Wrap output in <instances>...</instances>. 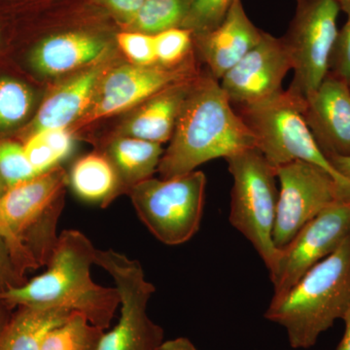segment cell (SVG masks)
<instances>
[{
	"instance_id": "obj_1",
	"label": "cell",
	"mask_w": 350,
	"mask_h": 350,
	"mask_svg": "<svg viewBox=\"0 0 350 350\" xmlns=\"http://www.w3.org/2000/svg\"><path fill=\"white\" fill-rule=\"evenodd\" d=\"M96 250L83 232L64 230L46 271L0 295V301L11 310L32 306L81 313L93 325L103 330L109 328L120 306L119 292L116 287L96 284L91 278Z\"/></svg>"
},
{
	"instance_id": "obj_2",
	"label": "cell",
	"mask_w": 350,
	"mask_h": 350,
	"mask_svg": "<svg viewBox=\"0 0 350 350\" xmlns=\"http://www.w3.org/2000/svg\"><path fill=\"white\" fill-rule=\"evenodd\" d=\"M170 142L158 167L163 179L256 147L254 135L234 111L220 82L207 70L195 80Z\"/></svg>"
},
{
	"instance_id": "obj_3",
	"label": "cell",
	"mask_w": 350,
	"mask_h": 350,
	"mask_svg": "<svg viewBox=\"0 0 350 350\" xmlns=\"http://www.w3.org/2000/svg\"><path fill=\"white\" fill-rule=\"evenodd\" d=\"M350 304V236L295 283L271 301L265 319L283 327L295 349L314 347L322 333L342 319Z\"/></svg>"
},
{
	"instance_id": "obj_4",
	"label": "cell",
	"mask_w": 350,
	"mask_h": 350,
	"mask_svg": "<svg viewBox=\"0 0 350 350\" xmlns=\"http://www.w3.org/2000/svg\"><path fill=\"white\" fill-rule=\"evenodd\" d=\"M225 160L232 177L230 223L252 244L271 275L282 254L273 239L280 196L275 169L256 147Z\"/></svg>"
},
{
	"instance_id": "obj_5",
	"label": "cell",
	"mask_w": 350,
	"mask_h": 350,
	"mask_svg": "<svg viewBox=\"0 0 350 350\" xmlns=\"http://www.w3.org/2000/svg\"><path fill=\"white\" fill-rule=\"evenodd\" d=\"M232 107L275 169L294 161L312 163L328 172L350 200V179L338 174L320 150L301 116L300 103L286 91L255 105Z\"/></svg>"
},
{
	"instance_id": "obj_6",
	"label": "cell",
	"mask_w": 350,
	"mask_h": 350,
	"mask_svg": "<svg viewBox=\"0 0 350 350\" xmlns=\"http://www.w3.org/2000/svg\"><path fill=\"white\" fill-rule=\"evenodd\" d=\"M68 177L57 167L7 189L0 213L7 227L33 258L46 266L56 245L57 222L64 207Z\"/></svg>"
},
{
	"instance_id": "obj_7",
	"label": "cell",
	"mask_w": 350,
	"mask_h": 350,
	"mask_svg": "<svg viewBox=\"0 0 350 350\" xmlns=\"http://www.w3.org/2000/svg\"><path fill=\"white\" fill-rule=\"evenodd\" d=\"M206 177L200 170L170 179L151 177L131 189L138 218L160 243L176 246L199 232Z\"/></svg>"
},
{
	"instance_id": "obj_8",
	"label": "cell",
	"mask_w": 350,
	"mask_h": 350,
	"mask_svg": "<svg viewBox=\"0 0 350 350\" xmlns=\"http://www.w3.org/2000/svg\"><path fill=\"white\" fill-rule=\"evenodd\" d=\"M296 10L282 36L294 71L286 90L301 107L330 70V59L337 40L338 0H295Z\"/></svg>"
},
{
	"instance_id": "obj_9",
	"label": "cell",
	"mask_w": 350,
	"mask_h": 350,
	"mask_svg": "<svg viewBox=\"0 0 350 350\" xmlns=\"http://www.w3.org/2000/svg\"><path fill=\"white\" fill-rule=\"evenodd\" d=\"M94 265L112 276L121 306L118 323L103 333L98 350L158 349L165 332L147 312L156 287L145 278L142 265L113 250H96Z\"/></svg>"
},
{
	"instance_id": "obj_10",
	"label": "cell",
	"mask_w": 350,
	"mask_h": 350,
	"mask_svg": "<svg viewBox=\"0 0 350 350\" xmlns=\"http://www.w3.org/2000/svg\"><path fill=\"white\" fill-rule=\"evenodd\" d=\"M275 174L280 191L273 239L278 250L327 207L350 200L328 172L312 163L294 161L276 167Z\"/></svg>"
},
{
	"instance_id": "obj_11",
	"label": "cell",
	"mask_w": 350,
	"mask_h": 350,
	"mask_svg": "<svg viewBox=\"0 0 350 350\" xmlns=\"http://www.w3.org/2000/svg\"><path fill=\"white\" fill-rule=\"evenodd\" d=\"M196 55L180 66L125 64L108 70L100 80L91 107L78 121L81 125L138 107L172 85L200 75Z\"/></svg>"
},
{
	"instance_id": "obj_12",
	"label": "cell",
	"mask_w": 350,
	"mask_h": 350,
	"mask_svg": "<svg viewBox=\"0 0 350 350\" xmlns=\"http://www.w3.org/2000/svg\"><path fill=\"white\" fill-rule=\"evenodd\" d=\"M350 236V200H340L324 209L282 250L271 276V301L282 298L317 262L330 256Z\"/></svg>"
},
{
	"instance_id": "obj_13",
	"label": "cell",
	"mask_w": 350,
	"mask_h": 350,
	"mask_svg": "<svg viewBox=\"0 0 350 350\" xmlns=\"http://www.w3.org/2000/svg\"><path fill=\"white\" fill-rule=\"evenodd\" d=\"M292 68L282 38L264 31L259 43L219 82L232 107L255 105L282 93L283 80Z\"/></svg>"
},
{
	"instance_id": "obj_14",
	"label": "cell",
	"mask_w": 350,
	"mask_h": 350,
	"mask_svg": "<svg viewBox=\"0 0 350 350\" xmlns=\"http://www.w3.org/2000/svg\"><path fill=\"white\" fill-rule=\"evenodd\" d=\"M301 114L320 150L350 157V85L329 70L323 81L304 101Z\"/></svg>"
},
{
	"instance_id": "obj_15",
	"label": "cell",
	"mask_w": 350,
	"mask_h": 350,
	"mask_svg": "<svg viewBox=\"0 0 350 350\" xmlns=\"http://www.w3.org/2000/svg\"><path fill=\"white\" fill-rule=\"evenodd\" d=\"M262 31L246 15L243 1L234 0L225 19L213 31L194 34L198 61L220 81L261 40Z\"/></svg>"
},
{
	"instance_id": "obj_16",
	"label": "cell",
	"mask_w": 350,
	"mask_h": 350,
	"mask_svg": "<svg viewBox=\"0 0 350 350\" xmlns=\"http://www.w3.org/2000/svg\"><path fill=\"white\" fill-rule=\"evenodd\" d=\"M103 63L90 66L48 96L32 122V133L68 129L79 121L93 103L100 80L107 73Z\"/></svg>"
},
{
	"instance_id": "obj_17",
	"label": "cell",
	"mask_w": 350,
	"mask_h": 350,
	"mask_svg": "<svg viewBox=\"0 0 350 350\" xmlns=\"http://www.w3.org/2000/svg\"><path fill=\"white\" fill-rule=\"evenodd\" d=\"M197 77L172 85L140 105L139 109L126 123L121 137L139 138L159 144L170 142Z\"/></svg>"
},
{
	"instance_id": "obj_18",
	"label": "cell",
	"mask_w": 350,
	"mask_h": 350,
	"mask_svg": "<svg viewBox=\"0 0 350 350\" xmlns=\"http://www.w3.org/2000/svg\"><path fill=\"white\" fill-rule=\"evenodd\" d=\"M163 152L162 144L139 138L120 137L113 140L105 155L118 175L119 195L129 194L138 183L153 177Z\"/></svg>"
},
{
	"instance_id": "obj_19",
	"label": "cell",
	"mask_w": 350,
	"mask_h": 350,
	"mask_svg": "<svg viewBox=\"0 0 350 350\" xmlns=\"http://www.w3.org/2000/svg\"><path fill=\"white\" fill-rule=\"evenodd\" d=\"M17 308L0 336V350H41L49 332L72 313L57 308Z\"/></svg>"
},
{
	"instance_id": "obj_20",
	"label": "cell",
	"mask_w": 350,
	"mask_h": 350,
	"mask_svg": "<svg viewBox=\"0 0 350 350\" xmlns=\"http://www.w3.org/2000/svg\"><path fill=\"white\" fill-rule=\"evenodd\" d=\"M73 192L80 199L107 207L119 196V179L105 154H90L73 165L68 177Z\"/></svg>"
},
{
	"instance_id": "obj_21",
	"label": "cell",
	"mask_w": 350,
	"mask_h": 350,
	"mask_svg": "<svg viewBox=\"0 0 350 350\" xmlns=\"http://www.w3.org/2000/svg\"><path fill=\"white\" fill-rule=\"evenodd\" d=\"M189 7L190 0H145L135 17L121 31L156 36L167 29L182 27Z\"/></svg>"
},
{
	"instance_id": "obj_22",
	"label": "cell",
	"mask_w": 350,
	"mask_h": 350,
	"mask_svg": "<svg viewBox=\"0 0 350 350\" xmlns=\"http://www.w3.org/2000/svg\"><path fill=\"white\" fill-rule=\"evenodd\" d=\"M105 330L93 325L81 313L72 312L46 336L41 350H98Z\"/></svg>"
},
{
	"instance_id": "obj_23",
	"label": "cell",
	"mask_w": 350,
	"mask_h": 350,
	"mask_svg": "<svg viewBox=\"0 0 350 350\" xmlns=\"http://www.w3.org/2000/svg\"><path fill=\"white\" fill-rule=\"evenodd\" d=\"M33 94L25 83L13 78L0 79V130L21 125L29 117Z\"/></svg>"
},
{
	"instance_id": "obj_24",
	"label": "cell",
	"mask_w": 350,
	"mask_h": 350,
	"mask_svg": "<svg viewBox=\"0 0 350 350\" xmlns=\"http://www.w3.org/2000/svg\"><path fill=\"white\" fill-rule=\"evenodd\" d=\"M157 63L177 66L195 56L194 34L187 29L174 27L154 36Z\"/></svg>"
},
{
	"instance_id": "obj_25",
	"label": "cell",
	"mask_w": 350,
	"mask_h": 350,
	"mask_svg": "<svg viewBox=\"0 0 350 350\" xmlns=\"http://www.w3.org/2000/svg\"><path fill=\"white\" fill-rule=\"evenodd\" d=\"M38 175L25 155L24 145L15 142H0V178L7 189Z\"/></svg>"
},
{
	"instance_id": "obj_26",
	"label": "cell",
	"mask_w": 350,
	"mask_h": 350,
	"mask_svg": "<svg viewBox=\"0 0 350 350\" xmlns=\"http://www.w3.org/2000/svg\"><path fill=\"white\" fill-rule=\"evenodd\" d=\"M234 0H190L183 29L193 34L206 33L217 27L225 19Z\"/></svg>"
},
{
	"instance_id": "obj_27",
	"label": "cell",
	"mask_w": 350,
	"mask_h": 350,
	"mask_svg": "<svg viewBox=\"0 0 350 350\" xmlns=\"http://www.w3.org/2000/svg\"><path fill=\"white\" fill-rule=\"evenodd\" d=\"M115 40L133 64L139 66L158 64L154 36L138 31H121L117 32Z\"/></svg>"
},
{
	"instance_id": "obj_28",
	"label": "cell",
	"mask_w": 350,
	"mask_h": 350,
	"mask_svg": "<svg viewBox=\"0 0 350 350\" xmlns=\"http://www.w3.org/2000/svg\"><path fill=\"white\" fill-rule=\"evenodd\" d=\"M340 10L347 16V23L338 31L330 59V71L350 83V0H338Z\"/></svg>"
},
{
	"instance_id": "obj_29",
	"label": "cell",
	"mask_w": 350,
	"mask_h": 350,
	"mask_svg": "<svg viewBox=\"0 0 350 350\" xmlns=\"http://www.w3.org/2000/svg\"><path fill=\"white\" fill-rule=\"evenodd\" d=\"M23 145L25 155L38 174L49 172L59 165V158L45 142L40 133H31V137L27 138V142Z\"/></svg>"
},
{
	"instance_id": "obj_30",
	"label": "cell",
	"mask_w": 350,
	"mask_h": 350,
	"mask_svg": "<svg viewBox=\"0 0 350 350\" xmlns=\"http://www.w3.org/2000/svg\"><path fill=\"white\" fill-rule=\"evenodd\" d=\"M94 5L100 7L120 29H125L135 17L145 0H90Z\"/></svg>"
},
{
	"instance_id": "obj_31",
	"label": "cell",
	"mask_w": 350,
	"mask_h": 350,
	"mask_svg": "<svg viewBox=\"0 0 350 350\" xmlns=\"http://www.w3.org/2000/svg\"><path fill=\"white\" fill-rule=\"evenodd\" d=\"M25 275L18 269L12 253L3 237L0 236V295L9 290L24 285L27 282Z\"/></svg>"
},
{
	"instance_id": "obj_32",
	"label": "cell",
	"mask_w": 350,
	"mask_h": 350,
	"mask_svg": "<svg viewBox=\"0 0 350 350\" xmlns=\"http://www.w3.org/2000/svg\"><path fill=\"white\" fill-rule=\"evenodd\" d=\"M6 190V186L4 185L3 182L0 178V199H1L2 195L5 193ZM0 236L3 237V239H5L9 248H10L11 253H12L14 261H15L18 269L23 275H25L27 271L39 268L33 258L29 255L24 246L17 241V239L13 236L12 232L7 227L5 221L2 218L1 213H0Z\"/></svg>"
},
{
	"instance_id": "obj_33",
	"label": "cell",
	"mask_w": 350,
	"mask_h": 350,
	"mask_svg": "<svg viewBox=\"0 0 350 350\" xmlns=\"http://www.w3.org/2000/svg\"><path fill=\"white\" fill-rule=\"evenodd\" d=\"M55 152L59 162L66 159L73 149V137L68 129H50L38 131Z\"/></svg>"
},
{
	"instance_id": "obj_34",
	"label": "cell",
	"mask_w": 350,
	"mask_h": 350,
	"mask_svg": "<svg viewBox=\"0 0 350 350\" xmlns=\"http://www.w3.org/2000/svg\"><path fill=\"white\" fill-rule=\"evenodd\" d=\"M157 350H198L188 338H176L165 340Z\"/></svg>"
},
{
	"instance_id": "obj_35",
	"label": "cell",
	"mask_w": 350,
	"mask_h": 350,
	"mask_svg": "<svg viewBox=\"0 0 350 350\" xmlns=\"http://www.w3.org/2000/svg\"><path fill=\"white\" fill-rule=\"evenodd\" d=\"M327 159L338 174L350 179V157L331 156Z\"/></svg>"
},
{
	"instance_id": "obj_36",
	"label": "cell",
	"mask_w": 350,
	"mask_h": 350,
	"mask_svg": "<svg viewBox=\"0 0 350 350\" xmlns=\"http://www.w3.org/2000/svg\"><path fill=\"white\" fill-rule=\"evenodd\" d=\"M342 320L345 322V333L336 350H350V304Z\"/></svg>"
},
{
	"instance_id": "obj_37",
	"label": "cell",
	"mask_w": 350,
	"mask_h": 350,
	"mask_svg": "<svg viewBox=\"0 0 350 350\" xmlns=\"http://www.w3.org/2000/svg\"><path fill=\"white\" fill-rule=\"evenodd\" d=\"M11 310H12L8 308L3 301H0V336H1L2 332H3L11 315H12Z\"/></svg>"
},
{
	"instance_id": "obj_38",
	"label": "cell",
	"mask_w": 350,
	"mask_h": 350,
	"mask_svg": "<svg viewBox=\"0 0 350 350\" xmlns=\"http://www.w3.org/2000/svg\"><path fill=\"white\" fill-rule=\"evenodd\" d=\"M0 36H1V27H0Z\"/></svg>"
},
{
	"instance_id": "obj_39",
	"label": "cell",
	"mask_w": 350,
	"mask_h": 350,
	"mask_svg": "<svg viewBox=\"0 0 350 350\" xmlns=\"http://www.w3.org/2000/svg\"><path fill=\"white\" fill-rule=\"evenodd\" d=\"M349 85H350V83H349Z\"/></svg>"
}]
</instances>
